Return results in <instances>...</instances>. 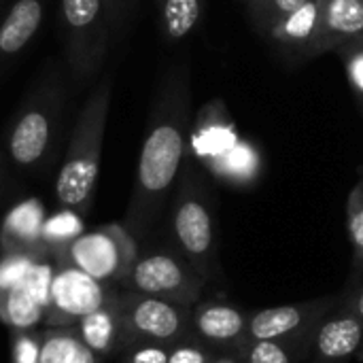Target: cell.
<instances>
[{
    "label": "cell",
    "mask_w": 363,
    "mask_h": 363,
    "mask_svg": "<svg viewBox=\"0 0 363 363\" xmlns=\"http://www.w3.org/2000/svg\"><path fill=\"white\" fill-rule=\"evenodd\" d=\"M62 117V87L51 74L21 104L6 136L9 160L23 168L34 170L47 162L57 140Z\"/></svg>",
    "instance_id": "cell-5"
},
{
    "label": "cell",
    "mask_w": 363,
    "mask_h": 363,
    "mask_svg": "<svg viewBox=\"0 0 363 363\" xmlns=\"http://www.w3.org/2000/svg\"><path fill=\"white\" fill-rule=\"evenodd\" d=\"M336 53L340 55L345 64V72H347L351 87L363 98V34L340 45Z\"/></svg>",
    "instance_id": "cell-27"
},
{
    "label": "cell",
    "mask_w": 363,
    "mask_h": 363,
    "mask_svg": "<svg viewBox=\"0 0 363 363\" xmlns=\"http://www.w3.org/2000/svg\"><path fill=\"white\" fill-rule=\"evenodd\" d=\"M4 172H6V160H4V153L0 151V191H2V183H4Z\"/></svg>",
    "instance_id": "cell-34"
},
{
    "label": "cell",
    "mask_w": 363,
    "mask_h": 363,
    "mask_svg": "<svg viewBox=\"0 0 363 363\" xmlns=\"http://www.w3.org/2000/svg\"><path fill=\"white\" fill-rule=\"evenodd\" d=\"M359 359H363V347H362V351H359V355H357Z\"/></svg>",
    "instance_id": "cell-35"
},
{
    "label": "cell",
    "mask_w": 363,
    "mask_h": 363,
    "mask_svg": "<svg viewBox=\"0 0 363 363\" xmlns=\"http://www.w3.org/2000/svg\"><path fill=\"white\" fill-rule=\"evenodd\" d=\"M111 98L113 79L111 74H104L79 111V117L70 132L64 162L55 179L57 204L79 215H85L94 202L102 164V147L108 123Z\"/></svg>",
    "instance_id": "cell-2"
},
{
    "label": "cell",
    "mask_w": 363,
    "mask_h": 363,
    "mask_svg": "<svg viewBox=\"0 0 363 363\" xmlns=\"http://www.w3.org/2000/svg\"><path fill=\"white\" fill-rule=\"evenodd\" d=\"M170 345L160 342H136L125 349L123 363H168Z\"/></svg>",
    "instance_id": "cell-30"
},
{
    "label": "cell",
    "mask_w": 363,
    "mask_h": 363,
    "mask_svg": "<svg viewBox=\"0 0 363 363\" xmlns=\"http://www.w3.org/2000/svg\"><path fill=\"white\" fill-rule=\"evenodd\" d=\"M119 304L132 345H177L181 340L194 338L191 308L187 306L136 291L119 294Z\"/></svg>",
    "instance_id": "cell-9"
},
{
    "label": "cell",
    "mask_w": 363,
    "mask_h": 363,
    "mask_svg": "<svg viewBox=\"0 0 363 363\" xmlns=\"http://www.w3.org/2000/svg\"><path fill=\"white\" fill-rule=\"evenodd\" d=\"M319 9H321V0H308L300 9L289 13L283 21H279L274 28H270L264 36L281 47L298 49V51L306 53V49L317 32Z\"/></svg>",
    "instance_id": "cell-18"
},
{
    "label": "cell",
    "mask_w": 363,
    "mask_h": 363,
    "mask_svg": "<svg viewBox=\"0 0 363 363\" xmlns=\"http://www.w3.org/2000/svg\"><path fill=\"white\" fill-rule=\"evenodd\" d=\"M249 315L223 300H200L191 308L194 338L217 353H236L247 340Z\"/></svg>",
    "instance_id": "cell-12"
},
{
    "label": "cell",
    "mask_w": 363,
    "mask_h": 363,
    "mask_svg": "<svg viewBox=\"0 0 363 363\" xmlns=\"http://www.w3.org/2000/svg\"><path fill=\"white\" fill-rule=\"evenodd\" d=\"M211 363H242L236 355H232V353H221V355H217L215 359Z\"/></svg>",
    "instance_id": "cell-33"
},
{
    "label": "cell",
    "mask_w": 363,
    "mask_h": 363,
    "mask_svg": "<svg viewBox=\"0 0 363 363\" xmlns=\"http://www.w3.org/2000/svg\"><path fill=\"white\" fill-rule=\"evenodd\" d=\"M170 223L181 255L206 283L215 281L219 277L215 213L208 189L200 172L194 168L189 155L177 181Z\"/></svg>",
    "instance_id": "cell-4"
},
{
    "label": "cell",
    "mask_w": 363,
    "mask_h": 363,
    "mask_svg": "<svg viewBox=\"0 0 363 363\" xmlns=\"http://www.w3.org/2000/svg\"><path fill=\"white\" fill-rule=\"evenodd\" d=\"M342 306H345L347 311H351L353 315H357L363 321V281L362 283H357V285L347 294V298H342Z\"/></svg>",
    "instance_id": "cell-32"
},
{
    "label": "cell",
    "mask_w": 363,
    "mask_h": 363,
    "mask_svg": "<svg viewBox=\"0 0 363 363\" xmlns=\"http://www.w3.org/2000/svg\"><path fill=\"white\" fill-rule=\"evenodd\" d=\"M191 130V77L185 62L166 70L140 145L125 228L140 236L157 219L187 160Z\"/></svg>",
    "instance_id": "cell-1"
},
{
    "label": "cell",
    "mask_w": 363,
    "mask_h": 363,
    "mask_svg": "<svg viewBox=\"0 0 363 363\" xmlns=\"http://www.w3.org/2000/svg\"><path fill=\"white\" fill-rule=\"evenodd\" d=\"M136 6V0H104V11H106V21L111 28L113 38L123 34L132 19V11Z\"/></svg>",
    "instance_id": "cell-31"
},
{
    "label": "cell",
    "mask_w": 363,
    "mask_h": 363,
    "mask_svg": "<svg viewBox=\"0 0 363 363\" xmlns=\"http://www.w3.org/2000/svg\"><path fill=\"white\" fill-rule=\"evenodd\" d=\"M55 272L51 283L49 308L45 313L47 328H72L85 315L106 304L115 291L106 283H100L72 266L70 262L55 257Z\"/></svg>",
    "instance_id": "cell-10"
},
{
    "label": "cell",
    "mask_w": 363,
    "mask_h": 363,
    "mask_svg": "<svg viewBox=\"0 0 363 363\" xmlns=\"http://www.w3.org/2000/svg\"><path fill=\"white\" fill-rule=\"evenodd\" d=\"M62 26L70 77L85 85L100 72L113 38L104 0H62Z\"/></svg>",
    "instance_id": "cell-6"
},
{
    "label": "cell",
    "mask_w": 363,
    "mask_h": 363,
    "mask_svg": "<svg viewBox=\"0 0 363 363\" xmlns=\"http://www.w3.org/2000/svg\"><path fill=\"white\" fill-rule=\"evenodd\" d=\"M43 332L11 330V363H40Z\"/></svg>",
    "instance_id": "cell-28"
},
{
    "label": "cell",
    "mask_w": 363,
    "mask_h": 363,
    "mask_svg": "<svg viewBox=\"0 0 363 363\" xmlns=\"http://www.w3.org/2000/svg\"><path fill=\"white\" fill-rule=\"evenodd\" d=\"M45 319V308L28 291L26 281L11 289L0 291V321L11 330H34Z\"/></svg>",
    "instance_id": "cell-21"
},
{
    "label": "cell",
    "mask_w": 363,
    "mask_h": 363,
    "mask_svg": "<svg viewBox=\"0 0 363 363\" xmlns=\"http://www.w3.org/2000/svg\"><path fill=\"white\" fill-rule=\"evenodd\" d=\"M155 4L164 40L179 43L198 28L206 0H155Z\"/></svg>",
    "instance_id": "cell-19"
},
{
    "label": "cell",
    "mask_w": 363,
    "mask_h": 363,
    "mask_svg": "<svg viewBox=\"0 0 363 363\" xmlns=\"http://www.w3.org/2000/svg\"><path fill=\"white\" fill-rule=\"evenodd\" d=\"M74 330L98 357H111L132 347V338L128 334L119 304V294H115L106 304H102L94 313L79 319Z\"/></svg>",
    "instance_id": "cell-15"
},
{
    "label": "cell",
    "mask_w": 363,
    "mask_h": 363,
    "mask_svg": "<svg viewBox=\"0 0 363 363\" xmlns=\"http://www.w3.org/2000/svg\"><path fill=\"white\" fill-rule=\"evenodd\" d=\"M55 257L70 262L100 283H125L138 259V245L123 223H106L83 232Z\"/></svg>",
    "instance_id": "cell-7"
},
{
    "label": "cell",
    "mask_w": 363,
    "mask_h": 363,
    "mask_svg": "<svg viewBox=\"0 0 363 363\" xmlns=\"http://www.w3.org/2000/svg\"><path fill=\"white\" fill-rule=\"evenodd\" d=\"M45 208L40 200L32 198L15 206L0 230V253H32L47 255V247L43 242V225H45Z\"/></svg>",
    "instance_id": "cell-16"
},
{
    "label": "cell",
    "mask_w": 363,
    "mask_h": 363,
    "mask_svg": "<svg viewBox=\"0 0 363 363\" xmlns=\"http://www.w3.org/2000/svg\"><path fill=\"white\" fill-rule=\"evenodd\" d=\"M40 363H100L98 355L81 340L72 328L43 330Z\"/></svg>",
    "instance_id": "cell-20"
},
{
    "label": "cell",
    "mask_w": 363,
    "mask_h": 363,
    "mask_svg": "<svg viewBox=\"0 0 363 363\" xmlns=\"http://www.w3.org/2000/svg\"><path fill=\"white\" fill-rule=\"evenodd\" d=\"M81 234H83L81 215L68 208H62L60 213L47 217L43 225V242L47 251H53V253L64 251Z\"/></svg>",
    "instance_id": "cell-23"
},
{
    "label": "cell",
    "mask_w": 363,
    "mask_h": 363,
    "mask_svg": "<svg viewBox=\"0 0 363 363\" xmlns=\"http://www.w3.org/2000/svg\"><path fill=\"white\" fill-rule=\"evenodd\" d=\"M338 298H319L302 304H287L255 311L249 315L247 338L253 340H287V342H311L319 323L332 313Z\"/></svg>",
    "instance_id": "cell-11"
},
{
    "label": "cell",
    "mask_w": 363,
    "mask_h": 363,
    "mask_svg": "<svg viewBox=\"0 0 363 363\" xmlns=\"http://www.w3.org/2000/svg\"><path fill=\"white\" fill-rule=\"evenodd\" d=\"M311 349V342L247 338L234 355L242 363H300Z\"/></svg>",
    "instance_id": "cell-22"
},
{
    "label": "cell",
    "mask_w": 363,
    "mask_h": 363,
    "mask_svg": "<svg viewBox=\"0 0 363 363\" xmlns=\"http://www.w3.org/2000/svg\"><path fill=\"white\" fill-rule=\"evenodd\" d=\"M43 15V0H17L0 23V57L17 55L36 36Z\"/></svg>",
    "instance_id": "cell-17"
},
{
    "label": "cell",
    "mask_w": 363,
    "mask_h": 363,
    "mask_svg": "<svg viewBox=\"0 0 363 363\" xmlns=\"http://www.w3.org/2000/svg\"><path fill=\"white\" fill-rule=\"evenodd\" d=\"M253 26L266 34L270 28H274L279 21H283L289 13L306 4L308 0H242Z\"/></svg>",
    "instance_id": "cell-24"
},
{
    "label": "cell",
    "mask_w": 363,
    "mask_h": 363,
    "mask_svg": "<svg viewBox=\"0 0 363 363\" xmlns=\"http://www.w3.org/2000/svg\"><path fill=\"white\" fill-rule=\"evenodd\" d=\"M217 355V351H213L211 347H206L204 342H200L198 338H187L181 340L177 345H170V355L168 363H211Z\"/></svg>",
    "instance_id": "cell-29"
},
{
    "label": "cell",
    "mask_w": 363,
    "mask_h": 363,
    "mask_svg": "<svg viewBox=\"0 0 363 363\" xmlns=\"http://www.w3.org/2000/svg\"><path fill=\"white\" fill-rule=\"evenodd\" d=\"M47 255H32V253H2L0 255V291L21 285L28 274L32 272L34 264Z\"/></svg>",
    "instance_id": "cell-26"
},
{
    "label": "cell",
    "mask_w": 363,
    "mask_h": 363,
    "mask_svg": "<svg viewBox=\"0 0 363 363\" xmlns=\"http://www.w3.org/2000/svg\"><path fill=\"white\" fill-rule=\"evenodd\" d=\"M363 347V321L340 306L330 313L313 338V363H347L359 355Z\"/></svg>",
    "instance_id": "cell-13"
},
{
    "label": "cell",
    "mask_w": 363,
    "mask_h": 363,
    "mask_svg": "<svg viewBox=\"0 0 363 363\" xmlns=\"http://www.w3.org/2000/svg\"><path fill=\"white\" fill-rule=\"evenodd\" d=\"M359 34H363V0H321L317 32L306 55L336 51Z\"/></svg>",
    "instance_id": "cell-14"
},
{
    "label": "cell",
    "mask_w": 363,
    "mask_h": 363,
    "mask_svg": "<svg viewBox=\"0 0 363 363\" xmlns=\"http://www.w3.org/2000/svg\"><path fill=\"white\" fill-rule=\"evenodd\" d=\"M347 225L353 245V268L363 270V179L353 187L347 202Z\"/></svg>",
    "instance_id": "cell-25"
},
{
    "label": "cell",
    "mask_w": 363,
    "mask_h": 363,
    "mask_svg": "<svg viewBox=\"0 0 363 363\" xmlns=\"http://www.w3.org/2000/svg\"><path fill=\"white\" fill-rule=\"evenodd\" d=\"M123 285H128L130 291L194 308L202 300L206 281L183 255L170 251H151L147 255H138Z\"/></svg>",
    "instance_id": "cell-8"
},
{
    "label": "cell",
    "mask_w": 363,
    "mask_h": 363,
    "mask_svg": "<svg viewBox=\"0 0 363 363\" xmlns=\"http://www.w3.org/2000/svg\"><path fill=\"white\" fill-rule=\"evenodd\" d=\"M189 157H196L215 179L232 187L253 185L264 168L262 151L242 136L221 100L204 104L189 130Z\"/></svg>",
    "instance_id": "cell-3"
}]
</instances>
